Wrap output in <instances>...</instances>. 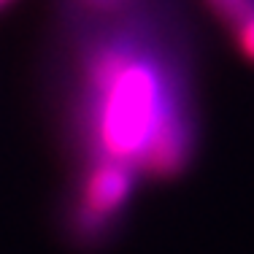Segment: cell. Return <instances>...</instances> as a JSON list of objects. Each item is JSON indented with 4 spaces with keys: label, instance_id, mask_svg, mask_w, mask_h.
I'll return each mask as SVG.
<instances>
[{
    "label": "cell",
    "instance_id": "obj_6",
    "mask_svg": "<svg viewBox=\"0 0 254 254\" xmlns=\"http://www.w3.org/2000/svg\"><path fill=\"white\" fill-rule=\"evenodd\" d=\"M11 3H14V0H0V11H3V8H8Z\"/></svg>",
    "mask_w": 254,
    "mask_h": 254
},
{
    "label": "cell",
    "instance_id": "obj_2",
    "mask_svg": "<svg viewBox=\"0 0 254 254\" xmlns=\"http://www.w3.org/2000/svg\"><path fill=\"white\" fill-rule=\"evenodd\" d=\"M138 173L125 162L87 160L68 203V230L84 244L100 241L114 230L130 205Z\"/></svg>",
    "mask_w": 254,
    "mask_h": 254
},
{
    "label": "cell",
    "instance_id": "obj_5",
    "mask_svg": "<svg viewBox=\"0 0 254 254\" xmlns=\"http://www.w3.org/2000/svg\"><path fill=\"white\" fill-rule=\"evenodd\" d=\"M125 3L127 0H78V5H81L87 14H92V16H111V14H117V11H122L125 8Z\"/></svg>",
    "mask_w": 254,
    "mask_h": 254
},
{
    "label": "cell",
    "instance_id": "obj_1",
    "mask_svg": "<svg viewBox=\"0 0 254 254\" xmlns=\"http://www.w3.org/2000/svg\"><path fill=\"white\" fill-rule=\"evenodd\" d=\"M192 117L181 70L141 22L106 27L81 52L73 122L87 160L125 162L138 173L168 125Z\"/></svg>",
    "mask_w": 254,
    "mask_h": 254
},
{
    "label": "cell",
    "instance_id": "obj_4",
    "mask_svg": "<svg viewBox=\"0 0 254 254\" xmlns=\"http://www.w3.org/2000/svg\"><path fill=\"white\" fill-rule=\"evenodd\" d=\"M230 35H233V44L238 54L246 60V63L254 65V14H249L244 22H238L233 30H227Z\"/></svg>",
    "mask_w": 254,
    "mask_h": 254
},
{
    "label": "cell",
    "instance_id": "obj_3",
    "mask_svg": "<svg viewBox=\"0 0 254 254\" xmlns=\"http://www.w3.org/2000/svg\"><path fill=\"white\" fill-rule=\"evenodd\" d=\"M203 5L227 30H233L238 22H244L249 14H254V0H203Z\"/></svg>",
    "mask_w": 254,
    "mask_h": 254
}]
</instances>
